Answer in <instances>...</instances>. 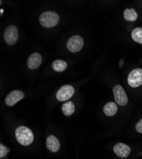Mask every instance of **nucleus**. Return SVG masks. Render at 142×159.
I'll return each mask as SVG.
<instances>
[{"label":"nucleus","mask_w":142,"mask_h":159,"mask_svg":"<svg viewBox=\"0 0 142 159\" xmlns=\"http://www.w3.org/2000/svg\"><path fill=\"white\" fill-rule=\"evenodd\" d=\"M16 138L23 146H29L34 140V135L31 129L25 126H19L16 130Z\"/></svg>","instance_id":"nucleus-1"},{"label":"nucleus","mask_w":142,"mask_h":159,"mask_svg":"<svg viewBox=\"0 0 142 159\" xmlns=\"http://www.w3.org/2000/svg\"><path fill=\"white\" fill-rule=\"evenodd\" d=\"M59 20V15L56 12L47 11L40 16L39 21L42 25L45 28H53L57 25Z\"/></svg>","instance_id":"nucleus-2"},{"label":"nucleus","mask_w":142,"mask_h":159,"mask_svg":"<svg viewBox=\"0 0 142 159\" xmlns=\"http://www.w3.org/2000/svg\"><path fill=\"white\" fill-rule=\"evenodd\" d=\"M127 83L131 87L136 88L142 85V70L136 68L132 70L127 76Z\"/></svg>","instance_id":"nucleus-3"},{"label":"nucleus","mask_w":142,"mask_h":159,"mask_svg":"<svg viewBox=\"0 0 142 159\" xmlns=\"http://www.w3.org/2000/svg\"><path fill=\"white\" fill-rule=\"evenodd\" d=\"M115 102L120 106H125L128 102V98L124 88L121 85H116L113 88Z\"/></svg>","instance_id":"nucleus-4"},{"label":"nucleus","mask_w":142,"mask_h":159,"mask_svg":"<svg viewBox=\"0 0 142 159\" xmlns=\"http://www.w3.org/2000/svg\"><path fill=\"white\" fill-rule=\"evenodd\" d=\"M83 38L79 35H74L71 36L67 42L66 47L68 49L73 53L79 52L83 47Z\"/></svg>","instance_id":"nucleus-5"},{"label":"nucleus","mask_w":142,"mask_h":159,"mask_svg":"<svg viewBox=\"0 0 142 159\" xmlns=\"http://www.w3.org/2000/svg\"><path fill=\"white\" fill-rule=\"evenodd\" d=\"M3 37L5 42L8 45H14L18 39V30L16 26L11 25L7 27L4 32Z\"/></svg>","instance_id":"nucleus-6"},{"label":"nucleus","mask_w":142,"mask_h":159,"mask_svg":"<svg viewBox=\"0 0 142 159\" xmlns=\"http://www.w3.org/2000/svg\"><path fill=\"white\" fill-rule=\"evenodd\" d=\"M74 92V88L71 85H66L62 86L58 90L56 94V97L59 101H65L73 96Z\"/></svg>","instance_id":"nucleus-7"},{"label":"nucleus","mask_w":142,"mask_h":159,"mask_svg":"<svg viewBox=\"0 0 142 159\" xmlns=\"http://www.w3.org/2000/svg\"><path fill=\"white\" fill-rule=\"evenodd\" d=\"M24 98V94L21 90H13L7 96L5 102L8 107H12Z\"/></svg>","instance_id":"nucleus-8"},{"label":"nucleus","mask_w":142,"mask_h":159,"mask_svg":"<svg viewBox=\"0 0 142 159\" xmlns=\"http://www.w3.org/2000/svg\"><path fill=\"white\" fill-rule=\"evenodd\" d=\"M131 151V148L128 145L122 143H117L113 147V152L115 155L122 158L128 157L130 154Z\"/></svg>","instance_id":"nucleus-9"},{"label":"nucleus","mask_w":142,"mask_h":159,"mask_svg":"<svg viewBox=\"0 0 142 159\" xmlns=\"http://www.w3.org/2000/svg\"><path fill=\"white\" fill-rule=\"evenodd\" d=\"M42 62V56L38 53H33L28 58L27 61L28 67L31 70H35L38 68Z\"/></svg>","instance_id":"nucleus-10"},{"label":"nucleus","mask_w":142,"mask_h":159,"mask_svg":"<svg viewBox=\"0 0 142 159\" xmlns=\"http://www.w3.org/2000/svg\"><path fill=\"white\" fill-rule=\"evenodd\" d=\"M46 146L47 149L52 152H57L60 149V143L59 140L53 135H50L46 140Z\"/></svg>","instance_id":"nucleus-11"},{"label":"nucleus","mask_w":142,"mask_h":159,"mask_svg":"<svg viewBox=\"0 0 142 159\" xmlns=\"http://www.w3.org/2000/svg\"><path fill=\"white\" fill-rule=\"evenodd\" d=\"M117 106L113 102H109L107 103L103 107V112L108 116H112L115 115L117 113Z\"/></svg>","instance_id":"nucleus-12"},{"label":"nucleus","mask_w":142,"mask_h":159,"mask_svg":"<svg viewBox=\"0 0 142 159\" xmlns=\"http://www.w3.org/2000/svg\"><path fill=\"white\" fill-rule=\"evenodd\" d=\"M124 18L126 21L133 22L138 19V14L134 8H126L124 11Z\"/></svg>","instance_id":"nucleus-13"},{"label":"nucleus","mask_w":142,"mask_h":159,"mask_svg":"<svg viewBox=\"0 0 142 159\" xmlns=\"http://www.w3.org/2000/svg\"><path fill=\"white\" fill-rule=\"evenodd\" d=\"M75 110V105L71 101H67L62 106V111L66 116H71L74 113Z\"/></svg>","instance_id":"nucleus-14"},{"label":"nucleus","mask_w":142,"mask_h":159,"mask_svg":"<svg viewBox=\"0 0 142 159\" xmlns=\"http://www.w3.org/2000/svg\"><path fill=\"white\" fill-rule=\"evenodd\" d=\"M52 67L56 72H62L66 69L67 64L65 61L57 59L53 62Z\"/></svg>","instance_id":"nucleus-15"},{"label":"nucleus","mask_w":142,"mask_h":159,"mask_svg":"<svg viewBox=\"0 0 142 159\" xmlns=\"http://www.w3.org/2000/svg\"><path fill=\"white\" fill-rule=\"evenodd\" d=\"M131 38L135 42L142 44V28L134 29L131 33Z\"/></svg>","instance_id":"nucleus-16"},{"label":"nucleus","mask_w":142,"mask_h":159,"mask_svg":"<svg viewBox=\"0 0 142 159\" xmlns=\"http://www.w3.org/2000/svg\"><path fill=\"white\" fill-rule=\"evenodd\" d=\"M10 150L7 148L3 144H0V158H4L7 156Z\"/></svg>","instance_id":"nucleus-17"},{"label":"nucleus","mask_w":142,"mask_h":159,"mask_svg":"<svg viewBox=\"0 0 142 159\" xmlns=\"http://www.w3.org/2000/svg\"><path fill=\"white\" fill-rule=\"evenodd\" d=\"M135 129L139 133H142V118L137 122L135 125Z\"/></svg>","instance_id":"nucleus-18"},{"label":"nucleus","mask_w":142,"mask_h":159,"mask_svg":"<svg viewBox=\"0 0 142 159\" xmlns=\"http://www.w3.org/2000/svg\"><path fill=\"white\" fill-rule=\"evenodd\" d=\"M124 64V60H123V59H121V60H120V61H119V68H120L121 69H122V68H123Z\"/></svg>","instance_id":"nucleus-19"},{"label":"nucleus","mask_w":142,"mask_h":159,"mask_svg":"<svg viewBox=\"0 0 142 159\" xmlns=\"http://www.w3.org/2000/svg\"><path fill=\"white\" fill-rule=\"evenodd\" d=\"M0 11H1V14H2L3 13V9H1V10H0Z\"/></svg>","instance_id":"nucleus-20"}]
</instances>
